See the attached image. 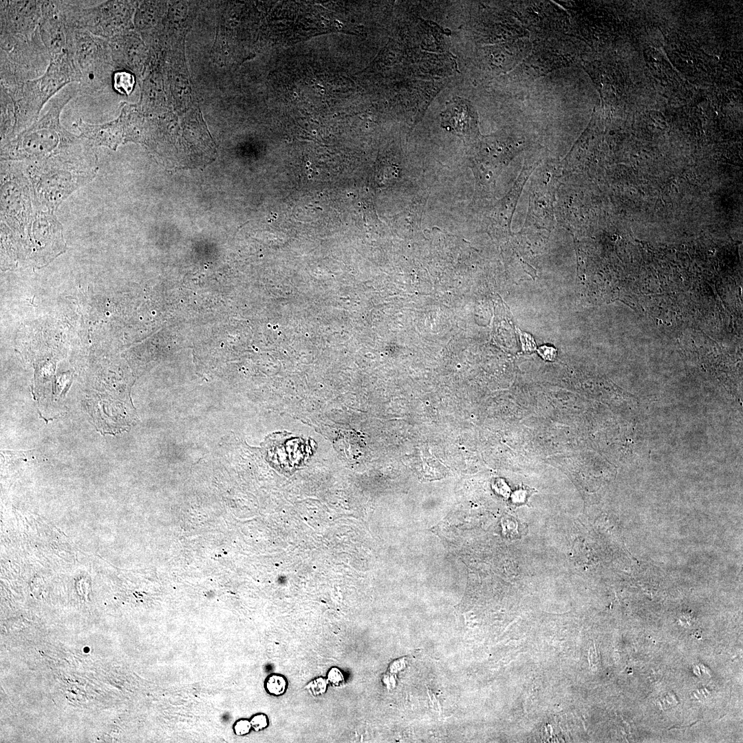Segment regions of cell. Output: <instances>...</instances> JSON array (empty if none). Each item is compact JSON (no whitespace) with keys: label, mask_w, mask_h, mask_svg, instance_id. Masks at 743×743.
I'll list each match as a JSON object with an SVG mask.
<instances>
[{"label":"cell","mask_w":743,"mask_h":743,"mask_svg":"<svg viewBox=\"0 0 743 743\" xmlns=\"http://www.w3.org/2000/svg\"><path fill=\"white\" fill-rule=\"evenodd\" d=\"M1 85L12 86L42 76L51 57L39 28L30 39L1 36Z\"/></svg>","instance_id":"5b68a950"},{"label":"cell","mask_w":743,"mask_h":743,"mask_svg":"<svg viewBox=\"0 0 743 743\" xmlns=\"http://www.w3.org/2000/svg\"><path fill=\"white\" fill-rule=\"evenodd\" d=\"M471 113L466 102L459 98H453L447 103L442 113V125L447 130L462 133L467 127L469 118H471Z\"/></svg>","instance_id":"9c48e42d"},{"label":"cell","mask_w":743,"mask_h":743,"mask_svg":"<svg viewBox=\"0 0 743 743\" xmlns=\"http://www.w3.org/2000/svg\"><path fill=\"white\" fill-rule=\"evenodd\" d=\"M74 30L66 24L60 1H41L39 31L51 58L70 52Z\"/></svg>","instance_id":"ba28073f"},{"label":"cell","mask_w":743,"mask_h":743,"mask_svg":"<svg viewBox=\"0 0 743 743\" xmlns=\"http://www.w3.org/2000/svg\"><path fill=\"white\" fill-rule=\"evenodd\" d=\"M24 248L26 259L41 266L65 250L63 227L54 213L34 210L26 230Z\"/></svg>","instance_id":"8992f818"},{"label":"cell","mask_w":743,"mask_h":743,"mask_svg":"<svg viewBox=\"0 0 743 743\" xmlns=\"http://www.w3.org/2000/svg\"><path fill=\"white\" fill-rule=\"evenodd\" d=\"M1 36L32 38L41 19V1H1Z\"/></svg>","instance_id":"52a82bcc"},{"label":"cell","mask_w":743,"mask_h":743,"mask_svg":"<svg viewBox=\"0 0 743 743\" xmlns=\"http://www.w3.org/2000/svg\"><path fill=\"white\" fill-rule=\"evenodd\" d=\"M232 729L233 733L237 736H244L249 734L252 730L250 720L244 718L237 719L233 724Z\"/></svg>","instance_id":"9a60e30c"},{"label":"cell","mask_w":743,"mask_h":743,"mask_svg":"<svg viewBox=\"0 0 743 743\" xmlns=\"http://www.w3.org/2000/svg\"><path fill=\"white\" fill-rule=\"evenodd\" d=\"M326 679L330 685L336 687H341L345 683L344 675L337 667H332L328 669Z\"/></svg>","instance_id":"4fadbf2b"},{"label":"cell","mask_w":743,"mask_h":743,"mask_svg":"<svg viewBox=\"0 0 743 743\" xmlns=\"http://www.w3.org/2000/svg\"><path fill=\"white\" fill-rule=\"evenodd\" d=\"M539 354L545 360H553L556 356V350L552 347L544 346L539 348Z\"/></svg>","instance_id":"2e32d148"},{"label":"cell","mask_w":743,"mask_h":743,"mask_svg":"<svg viewBox=\"0 0 743 743\" xmlns=\"http://www.w3.org/2000/svg\"><path fill=\"white\" fill-rule=\"evenodd\" d=\"M288 687L287 678L279 673H271L268 674L263 681V688L266 692L272 696L279 697L283 696Z\"/></svg>","instance_id":"8fae6325"},{"label":"cell","mask_w":743,"mask_h":743,"mask_svg":"<svg viewBox=\"0 0 743 743\" xmlns=\"http://www.w3.org/2000/svg\"><path fill=\"white\" fill-rule=\"evenodd\" d=\"M0 182L1 223L12 231L24 248L26 230L35 208L23 163L1 162Z\"/></svg>","instance_id":"277c9868"},{"label":"cell","mask_w":743,"mask_h":743,"mask_svg":"<svg viewBox=\"0 0 743 743\" xmlns=\"http://www.w3.org/2000/svg\"><path fill=\"white\" fill-rule=\"evenodd\" d=\"M72 55L80 95L97 94L111 83L114 65L107 39L75 30Z\"/></svg>","instance_id":"3957f363"},{"label":"cell","mask_w":743,"mask_h":743,"mask_svg":"<svg viewBox=\"0 0 743 743\" xmlns=\"http://www.w3.org/2000/svg\"><path fill=\"white\" fill-rule=\"evenodd\" d=\"M249 720L252 729L256 732L263 731L269 726L268 716L264 713H255Z\"/></svg>","instance_id":"5bb4252c"},{"label":"cell","mask_w":743,"mask_h":743,"mask_svg":"<svg viewBox=\"0 0 743 743\" xmlns=\"http://www.w3.org/2000/svg\"><path fill=\"white\" fill-rule=\"evenodd\" d=\"M80 94L77 83H71L51 100L47 112L15 138L1 145V162H32L93 149L90 144L62 126L64 107Z\"/></svg>","instance_id":"6da1fadb"},{"label":"cell","mask_w":743,"mask_h":743,"mask_svg":"<svg viewBox=\"0 0 743 743\" xmlns=\"http://www.w3.org/2000/svg\"><path fill=\"white\" fill-rule=\"evenodd\" d=\"M111 84L116 91L128 96L133 90L136 78L134 74L128 71L118 69L112 74Z\"/></svg>","instance_id":"30bf717a"},{"label":"cell","mask_w":743,"mask_h":743,"mask_svg":"<svg viewBox=\"0 0 743 743\" xmlns=\"http://www.w3.org/2000/svg\"><path fill=\"white\" fill-rule=\"evenodd\" d=\"M23 163L34 208L54 213L74 191L92 181L98 171L94 149Z\"/></svg>","instance_id":"7a4b0ae2"},{"label":"cell","mask_w":743,"mask_h":743,"mask_svg":"<svg viewBox=\"0 0 743 743\" xmlns=\"http://www.w3.org/2000/svg\"><path fill=\"white\" fill-rule=\"evenodd\" d=\"M328 685L326 678L319 676L311 680L306 687L313 696H318L326 692Z\"/></svg>","instance_id":"7c38bea8"}]
</instances>
